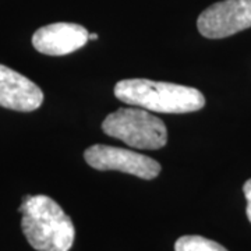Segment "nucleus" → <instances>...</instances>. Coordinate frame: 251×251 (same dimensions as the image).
I'll list each match as a JSON object with an SVG mask.
<instances>
[{
  "label": "nucleus",
  "instance_id": "nucleus-7",
  "mask_svg": "<svg viewBox=\"0 0 251 251\" xmlns=\"http://www.w3.org/2000/svg\"><path fill=\"white\" fill-rule=\"evenodd\" d=\"M42 102L44 92L34 81L0 64V106L17 112H32Z\"/></svg>",
  "mask_w": 251,
  "mask_h": 251
},
{
  "label": "nucleus",
  "instance_id": "nucleus-2",
  "mask_svg": "<svg viewBox=\"0 0 251 251\" xmlns=\"http://www.w3.org/2000/svg\"><path fill=\"white\" fill-rule=\"evenodd\" d=\"M115 95L127 105L158 113H190L205 106V98L197 88L147 78L119 81Z\"/></svg>",
  "mask_w": 251,
  "mask_h": 251
},
{
  "label": "nucleus",
  "instance_id": "nucleus-6",
  "mask_svg": "<svg viewBox=\"0 0 251 251\" xmlns=\"http://www.w3.org/2000/svg\"><path fill=\"white\" fill-rule=\"evenodd\" d=\"M90 41V32L80 24L54 23L39 28L32 35V45L48 56H64L81 49Z\"/></svg>",
  "mask_w": 251,
  "mask_h": 251
},
{
  "label": "nucleus",
  "instance_id": "nucleus-9",
  "mask_svg": "<svg viewBox=\"0 0 251 251\" xmlns=\"http://www.w3.org/2000/svg\"><path fill=\"white\" fill-rule=\"evenodd\" d=\"M243 191H244V196H246V200H247V209H246V212H247L249 221L251 222V179H249L244 183Z\"/></svg>",
  "mask_w": 251,
  "mask_h": 251
},
{
  "label": "nucleus",
  "instance_id": "nucleus-5",
  "mask_svg": "<svg viewBox=\"0 0 251 251\" xmlns=\"http://www.w3.org/2000/svg\"><path fill=\"white\" fill-rule=\"evenodd\" d=\"M251 27V0H224L205 9L197 20L200 34L222 39Z\"/></svg>",
  "mask_w": 251,
  "mask_h": 251
},
{
  "label": "nucleus",
  "instance_id": "nucleus-1",
  "mask_svg": "<svg viewBox=\"0 0 251 251\" xmlns=\"http://www.w3.org/2000/svg\"><path fill=\"white\" fill-rule=\"evenodd\" d=\"M23 214L21 227L28 243L36 251H69L75 229L54 200L48 196H25L18 208Z\"/></svg>",
  "mask_w": 251,
  "mask_h": 251
},
{
  "label": "nucleus",
  "instance_id": "nucleus-10",
  "mask_svg": "<svg viewBox=\"0 0 251 251\" xmlns=\"http://www.w3.org/2000/svg\"><path fill=\"white\" fill-rule=\"evenodd\" d=\"M98 39V34H90V41H97Z\"/></svg>",
  "mask_w": 251,
  "mask_h": 251
},
{
  "label": "nucleus",
  "instance_id": "nucleus-3",
  "mask_svg": "<svg viewBox=\"0 0 251 251\" xmlns=\"http://www.w3.org/2000/svg\"><path fill=\"white\" fill-rule=\"evenodd\" d=\"M103 133L138 150H159L168 143V130L159 117L147 109L120 108L106 116Z\"/></svg>",
  "mask_w": 251,
  "mask_h": 251
},
{
  "label": "nucleus",
  "instance_id": "nucleus-8",
  "mask_svg": "<svg viewBox=\"0 0 251 251\" xmlns=\"http://www.w3.org/2000/svg\"><path fill=\"white\" fill-rule=\"evenodd\" d=\"M175 251H227L219 243L202 236H183L177 239Z\"/></svg>",
  "mask_w": 251,
  "mask_h": 251
},
{
  "label": "nucleus",
  "instance_id": "nucleus-4",
  "mask_svg": "<svg viewBox=\"0 0 251 251\" xmlns=\"http://www.w3.org/2000/svg\"><path fill=\"white\" fill-rule=\"evenodd\" d=\"M84 159L97 171H117L144 180L155 179L161 173V165L143 153L97 144L85 150Z\"/></svg>",
  "mask_w": 251,
  "mask_h": 251
}]
</instances>
